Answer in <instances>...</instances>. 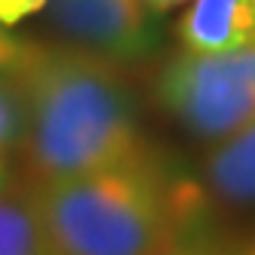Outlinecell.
Listing matches in <instances>:
<instances>
[{
    "label": "cell",
    "mask_w": 255,
    "mask_h": 255,
    "mask_svg": "<svg viewBox=\"0 0 255 255\" xmlns=\"http://www.w3.org/2000/svg\"><path fill=\"white\" fill-rule=\"evenodd\" d=\"M175 37L185 52H228L255 43V0H194L175 25Z\"/></svg>",
    "instance_id": "6"
},
{
    "label": "cell",
    "mask_w": 255,
    "mask_h": 255,
    "mask_svg": "<svg viewBox=\"0 0 255 255\" xmlns=\"http://www.w3.org/2000/svg\"><path fill=\"white\" fill-rule=\"evenodd\" d=\"M49 255H172L203 240L197 178L154 148L129 163L31 188Z\"/></svg>",
    "instance_id": "2"
},
{
    "label": "cell",
    "mask_w": 255,
    "mask_h": 255,
    "mask_svg": "<svg viewBox=\"0 0 255 255\" xmlns=\"http://www.w3.org/2000/svg\"><path fill=\"white\" fill-rule=\"evenodd\" d=\"M209 212L255 215V120L209 148L197 175Z\"/></svg>",
    "instance_id": "5"
},
{
    "label": "cell",
    "mask_w": 255,
    "mask_h": 255,
    "mask_svg": "<svg viewBox=\"0 0 255 255\" xmlns=\"http://www.w3.org/2000/svg\"><path fill=\"white\" fill-rule=\"evenodd\" d=\"M12 71L28 111L19 151L31 188L111 169L151 151L123 65L71 46L31 43Z\"/></svg>",
    "instance_id": "1"
},
{
    "label": "cell",
    "mask_w": 255,
    "mask_h": 255,
    "mask_svg": "<svg viewBox=\"0 0 255 255\" xmlns=\"http://www.w3.org/2000/svg\"><path fill=\"white\" fill-rule=\"evenodd\" d=\"M43 12L62 46L114 65L141 62L157 46L154 12L144 0H46Z\"/></svg>",
    "instance_id": "4"
},
{
    "label": "cell",
    "mask_w": 255,
    "mask_h": 255,
    "mask_svg": "<svg viewBox=\"0 0 255 255\" xmlns=\"http://www.w3.org/2000/svg\"><path fill=\"white\" fill-rule=\"evenodd\" d=\"M25 93L15 71H0V157L15 151L25 135Z\"/></svg>",
    "instance_id": "8"
},
{
    "label": "cell",
    "mask_w": 255,
    "mask_h": 255,
    "mask_svg": "<svg viewBox=\"0 0 255 255\" xmlns=\"http://www.w3.org/2000/svg\"><path fill=\"white\" fill-rule=\"evenodd\" d=\"M31 40H22V37H12L9 31L0 28V71H12L15 65H19L25 59Z\"/></svg>",
    "instance_id": "10"
},
{
    "label": "cell",
    "mask_w": 255,
    "mask_h": 255,
    "mask_svg": "<svg viewBox=\"0 0 255 255\" xmlns=\"http://www.w3.org/2000/svg\"><path fill=\"white\" fill-rule=\"evenodd\" d=\"M3 178H6V172H3V163H0V188H3Z\"/></svg>",
    "instance_id": "14"
},
{
    "label": "cell",
    "mask_w": 255,
    "mask_h": 255,
    "mask_svg": "<svg viewBox=\"0 0 255 255\" xmlns=\"http://www.w3.org/2000/svg\"><path fill=\"white\" fill-rule=\"evenodd\" d=\"M0 255H49L31 191L0 194Z\"/></svg>",
    "instance_id": "7"
},
{
    "label": "cell",
    "mask_w": 255,
    "mask_h": 255,
    "mask_svg": "<svg viewBox=\"0 0 255 255\" xmlns=\"http://www.w3.org/2000/svg\"><path fill=\"white\" fill-rule=\"evenodd\" d=\"M46 6V0H0V28H12L19 25L22 19H28V15L40 12Z\"/></svg>",
    "instance_id": "9"
},
{
    "label": "cell",
    "mask_w": 255,
    "mask_h": 255,
    "mask_svg": "<svg viewBox=\"0 0 255 255\" xmlns=\"http://www.w3.org/2000/svg\"><path fill=\"white\" fill-rule=\"evenodd\" d=\"M181 3H188V0H144V6H148L154 15H163V12H169V9H175Z\"/></svg>",
    "instance_id": "11"
},
{
    "label": "cell",
    "mask_w": 255,
    "mask_h": 255,
    "mask_svg": "<svg viewBox=\"0 0 255 255\" xmlns=\"http://www.w3.org/2000/svg\"><path fill=\"white\" fill-rule=\"evenodd\" d=\"M231 255H255V234L249 237V240H243L240 246H237V249L231 252Z\"/></svg>",
    "instance_id": "13"
},
{
    "label": "cell",
    "mask_w": 255,
    "mask_h": 255,
    "mask_svg": "<svg viewBox=\"0 0 255 255\" xmlns=\"http://www.w3.org/2000/svg\"><path fill=\"white\" fill-rule=\"evenodd\" d=\"M154 102L194 141H225L255 120V43L175 52L154 74Z\"/></svg>",
    "instance_id": "3"
},
{
    "label": "cell",
    "mask_w": 255,
    "mask_h": 255,
    "mask_svg": "<svg viewBox=\"0 0 255 255\" xmlns=\"http://www.w3.org/2000/svg\"><path fill=\"white\" fill-rule=\"evenodd\" d=\"M172 255H218V252H212L203 240H194V243L181 246V249H178V252H172Z\"/></svg>",
    "instance_id": "12"
}]
</instances>
